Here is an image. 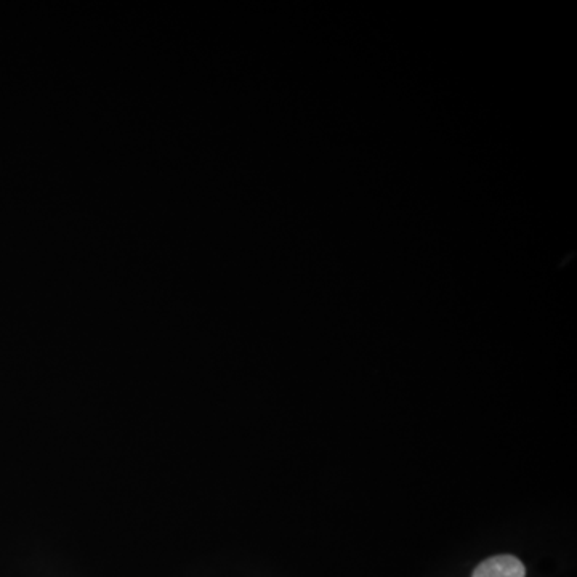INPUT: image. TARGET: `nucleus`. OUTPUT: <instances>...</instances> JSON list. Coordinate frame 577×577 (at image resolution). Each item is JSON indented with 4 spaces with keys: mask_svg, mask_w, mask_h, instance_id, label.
I'll use <instances>...</instances> for the list:
<instances>
[{
    "mask_svg": "<svg viewBox=\"0 0 577 577\" xmlns=\"http://www.w3.org/2000/svg\"><path fill=\"white\" fill-rule=\"evenodd\" d=\"M525 565L518 558L512 555H501V557L489 558L483 561L473 577H525Z\"/></svg>",
    "mask_w": 577,
    "mask_h": 577,
    "instance_id": "obj_1",
    "label": "nucleus"
}]
</instances>
